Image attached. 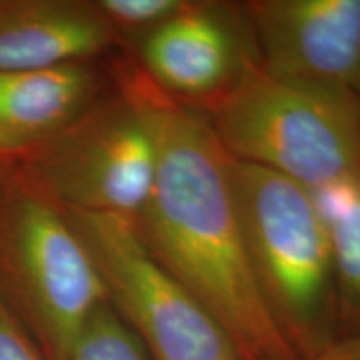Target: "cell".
Returning <instances> with one entry per match:
<instances>
[{"label": "cell", "mask_w": 360, "mask_h": 360, "mask_svg": "<svg viewBox=\"0 0 360 360\" xmlns=\"http://www.w3.org/2000/svg\"><path fill=\"white\" fill-rule=\"evenodd\" d=\"M124 84L155 137V177L134 219L143 244L219 323L240 360H304L252 269L232 186L233 159L204 110L175 101L143 74Z\"/></svg>", "instance_id": "6da1fadb"}, {"label": "cell", "mask_w": 360, "mask_h": 360, "mask_svg": "<svg viewBox=\"0 0 360 360\" xmlns=\"http://www.w3.org/2000/svg\"><path fill=\"white\" fill-rule=\"evenodd\" d=\"M233 160L314 191L360 174L359 94L335 85L247 72L205 112Z\"/></svg>", "instance_id": "7a4b0ae2"}, {"label": "cell", "mask_w": 360, "mask_h": 360, "mask_svg": "<svg viewBox=\"0 0 360 360\" xmlns=\"http://www.w3.org/2000/svg\"><path fill=\"white\" fill-rule=\"evenodd\" d=\"M232 186L260 290L304 360L337 337L330 240L309 191L259 165L232 162Z\"/></svg>", "instance_id": "3957f363"}, {"label": "cell", "mask_w": 360, "mask_h": 360, "mask_svg": "<svg viewBox=\"0 0 360 360\" xmlns=\"http://www.w3.org/2000/svg\"><path fill=\"white\" fill-rule=\"evenodd\" d=\"M0 297L47 360H69L107 302L79 233L13 162L0 164Z\"/></svg>", "instance_id": "277c9868"}, {"label": "cell", "mask_w": 360, "mask_h": 360, "mask_svg": "<svg viewBox=\"0 0 360 360\" xmlns=\"http://www.w3.org/2000/svg\"><path fill=\"white\" fill-rule=\"evenodd\" d=\"M155 137L142 103L122 82L60 132L27 147L13 165L62 212L135 219L155 177Z\"/></svg>", "instance_id": "5b68a950"}, {"label": "cell", "mask_w": 360, "mask_h": 360, "mask_svg": "<svg viewBox=\"0 0 360 360\" xmlns=\"http://www.w3.org/2000/svg\"><path fill=\"white\" fill-rule=\"evenodd\" d=\"M64 214L96 264L109 304L152 360H240L219 323L147 249L132 219Z\"/></svg>", "instance_id": "8992f818"}, {"label": "cell", "mask_w": 360, "mask_h": 360, "mask_svg": "<svg viewBox=\"0 0 360 360\" xmlns=\"http://www.w3.org/2000/svg\"><path fill=\"white\" fill-rule=\"evenodd\" d=\"M244 12L265 74L360 94V0H259Z\"/></svg>", "instance_id": "52a82bcc"}, {"label": "cell", "mask_w": 360, "mask_h": 360, "mask_svg": "<svg viewBox=\"0 0 360 360\" xmlns=\"http://www.w3.org/2000/svg\"><path fill=\"white\" fill-rule=\"evenodd\" d=\"M142 74L172 98L209 107L259 64L249 22L220 4L188 2L142 35Z\"/></svg>", "instance_id": "ba28073f"}, {"label": "cell", "mask_w": 360, "mask_h": 360, "mask_svg": "<svg viewBox=\"0 0 360 360\" xmlns=\"http://www.w3.org/2000/svg\"><path fill=\"white\" fill-rule=\"evenodd\" d=\"M115 40L96 2L0 0V70L92 62Z\"/></svg>", "instance_id": "9c48e42d"}, {"label": "cell", "mask_w": 360, "mask_h": 360, "mask_svg": "<svg viewBox=\"0 0 360 360\" xmlns=\"http://www.w3.org/2000/svg\"><path fill=\"white\" fill-rule=\"evenodd\" d=\"M105 96L92 62L0 70V127L25 148L52 137Z\"/></svg>", "instance_id": "30bf717a"}, {"label": "cell", "mask_w": 360, "mask_h": 360, "mask_svg": "<svg viewBox=\"0 0 360 360\" xmlns=\"http://www.w3.org/2000/svg\"><path fill=\"white\" fill-rule=\"evenodd\" d=\"M309 193L330 240L337 337L360 334V174L335 180Z\"/></svg>", "instance_id": "8fae6325"}, {"label": "cell", "mask_w": 360, "mask_h": 360, "mask_svg": "<svg viewBox=\"0 0 360 360\" xmlns=\"http://www.w3.org/2000/svg\"><path fill=\"white\" fill-rule=\"evenodd\" d=\"M69 360H152V357L107 300L85 323Z\"/></svg>", "instance_id": "7c38bea8"}, {"label": "cell", "mask_w": 360, "mask_h": 360, "mask_svg": "<svg viewBox=\"0 0 360 360\" xmlns=\"http://www.w3.org/2000/svg\"><path fill=\"white\" fill-rule=\"evenodd\" d=\"M98 12L115 34L146 35L188 6L184 0H98Z\"/></svg>", "instance_id": "4fadbf2b"}, {"label": "cell", "mask_w": 360, "mask_h": 360, "mask_svg": "<svg viewBox=\"0 0 360 360\" xmlns=\"http://www.w3.org/2000/svg\"><path fill=\"white\" fill-rule=\"evenodd\" d=\"M0 360H47L0 297Z\"/></svg>", "instance_id": "5bb4252c"}, {"label": "cell", "mask_w": 360, "mask_h": 360, "mask_svg": "<svg viewBox=\"0 0 360 360\" xmlns=\"http://www.w3.org/2000/svg\"><path fill=\"white\" fill-rule=\"evenodd\" d=\"M312 360H360V334L337 337Z\"/></svg>", "instance_id": "9a60e30c"}, {"label": "cell", "mask_w": 360, "mask_h": 360, "mask_svg": "<svg viewBox=\"0 0 360 360\" xmlns=\"http://www.w3.org/2000/svg\"><path fill=\"white\" fill-rule=\"evenodd\" d=\"M24 150L25 147L19 141H15L12 135H8L6 130L0 127V164L13 162Z\"/></svg>", "instance_id": "2e32d148"}, {"label": "cell", "mask_w": 360, "mask_h": 360, "mask_svg": "<svg viewBox=\"0 0 360 360\" xmlns=\"http://www.w3.org/2000/svg\"><path fill=\"white\" fill-rule=\"evenodd\" d=\"M359 117H360V94H359Z\"/></svg>", "instance_id": "e0dca14e"}]
</instances>
